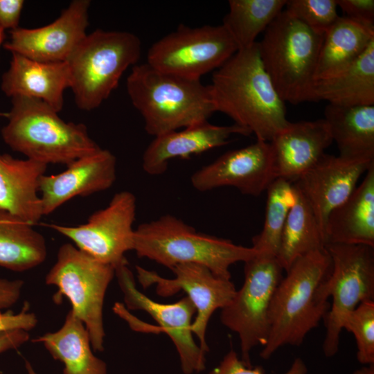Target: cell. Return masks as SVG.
Returning a JSON list of instances; mask_svg holds the SVG:
<instances>
[{
	"mask_svg": "<svg viewBox=\"0 0 374 374\" xmlns=\"http://www.w3.org/2000/svg\"><path fill=\"white\" fill-rule=\"evenodd\" d=\"M208 87L215 111L229 116L258 141L270 142L290 122L285 102L263 66L257 42L238 50L215 70Z\"/></svg>",
	"mask_w": 374,
	"mask_h": 374,
	"instance_id": "6da1fadb",
	"label": "cell"
},
{
	"mask_svg": "<svg viewBox=\"0 0 374 374\" xmlns=\"http://www.w3.org/2000/svg\"><path fill=\"white\" fill-rule=\"evenodd\" d=\"M331 267L325 247L299 258L285 271L271 302L262 359H268L282 346H300L324 319L330 307L324 284Z\"/></svg>",
	"mask_w": 374,
	"mask_h": 374,
	"instance_id": "7a4b0ae2",
	"label": "cell"
},
{
	"mask_svg": "<svg viewBox=\"0 0 374 374\" xmlns=\"http://www.w3.org/2000/svg\"><path fill=\"white\" fill-rule=\"evenodd\" d=\"M126 87L144 119L145 131L154 137L206 121L215 112L208 85L147 62L133 66Z\"/></svg>",
	"mask_w": 374,
	"mask_h": 374,
	"instance_id": "3957f363",
	"label": "cell"
},
{
	"mask_svg": "<svg viewBox=\"0 0 374 374\" xmlns=\"http://www.w3.org/2000/svg\"><path fill=\"white\" fill-rule=\"evenodd\" d=\"M8 123L1 130L3 141L27 159L68 166L100 148L82 123H66L45 103L30 98H11Z\"/></svg>",
	"mask_w": 374,
	"mask_h": 374,
	"instance_id": "277c9868",
	"label": "cell"
},
{
	"mask_svg": "<svg viewBox=\"0 0 374 374\" xmlns=\"http://www.w3.org/2000/svg\"><path fill=\"white\" fill-rule=\"evenodd\" d=\"M133 250L138 257L170 269L181 264L195 263L228 279H231L229 268L233 264L244 262L258 253L252 247L197 232L170 214L140 224L134 230Z\"/></svg>",
	"mask_w": 374,
	"mask_h": 374,
	"instance_id": "5b68a950",
	"label": "cell"
},
{
	"mask_svg": "<svg viewBox=\"0 0 374 374\" xmlns=\"http://www.w3.org/2000/svg\"><path fill=\"white\" fill-rule=\"evenodd\" d=\"M139 38L127 31L97 29L87 35L66 60L75 103L98 108L118 87L123 73L140 59Z\"/></svg>",
	"mask_w": 374,
	"mask_h": 374,
	"instance_id": "8992f818",
	"label": "cell"
},
{
	"mask_svg": "<svg viewBox=\"0 0 374 374\" xmlns=\"http://www.w3.org/2000/svg\"><path fill=\"white\" fill-rule=\"evenodd\" d=\"M323 36L283 10L257 42L263 66L285 103L312 102V87Z\"/></svg>",
	"mask_w": 374,
	"mask_h": 374,
	"instance_id": "52a82bcc",
	"label": "cell"
},
{
	"mask_svg": "<svg viewBox=\"0 0 374 374\" xmlns=\"http://www.w3.org/2000/svg\"><path fill=\"white\" fill-rule=\"evenodd\" d=\"M114 276V267L71 243L59 248L56 262L46 276V283L57 289L53 301L58 305L64 298L70 301L72 312L87 329L95 351L104 350V300Z\"/></svg>",
	"mask_w": 374,
	"mask_h": 374,
	"instance_id": "ba28073f",
	"label": "cell"
},
{
	"mask_svg": "<svg viewBox=\"0 0 374 374\" xmlns=\"http://www.w3.org/2000/svg\"><path fill=\"white\" fill-rule=\"evenodd\" d=\"M244 263V283L221 310L220 321L238 335L241 360L251 366V350L258 345L263 346L267 341L270 305L284 270L276 256L258 252Z\"/></svg>",
	"mask_w": 374,
	"mask_h": 374,
	"instance_id": "9c48e42d",
	"label": "cell"
},
{
	"mask_svg": "<svg viewBox=\"0 0 374 374\" xmlns=\"http://www.w3.org/2000/svg\"><path fill=\"white\" fill-rule=\"evenodd\" d=\"M326 249L332 267L324 290L328 299H332V303L323 319L326 335L323 350L330 357L338 352L347 316L361 303L374 300V247L328 244Z\"/></svg>",
	"mask_w": 374,
	"mask_h": 374,
	"instance_id": "30bf717a",
	"label": "cell"
},
{
	"mask_svg": "<svg viewBox=\"0 0 374 374\" xmlns=\"http://www.w3.org/2000/svg\"><path fill=\"white\" fill-rule=\"evenodd\" d=\"M238 51L222 24L196 28L181 24L150 46L147 63L161 71L200 80L222 66Z\"/></svg>",
	"mask_w": 374,
	"mask_h": 374,
	"instance_id": "8fae6325",
	"label": "cell"
},
{
	"mask_svg": "<svg viewBox=\"0 0 374 374\" xmlns=\"http://www.w3.org/2000/svg\"><path fill=\"white\" fill-rule=\"evenodd\" d=\"M136 197L130 191L116 193L109 204L78 226L51 224L50 227L74 242L75 247L114 269L127 261L125 253L134 248L133 223Z\"/></svg>",
	"mask_w": 374,
	"mask_h": 374,
	"instance_id": "7c38bea8",
	"label": "cell"
},
{
	"mask_svg": "<svg viewBox=\"0 0 374 374\" xmlns=\"http://www.w3.org/2000/svg\"><path fill=\"white\" fill-rule=\"evenodd\" d=\"M136 270L141 285L146 289L155 285L159 296H170L180 291L187 294L196 308L192 332L198 338L199 347L208 352L206 332L209 320L215 310L230 303L236 292L231 279L220 277L206 266L195 263L175 266L171 269L175 274L172 278H163L140 266H136Z\"/></svg>",
	"mask_w": 374,
	"mask_h": 374,
	"instance_id": "4fadbf2b",
	"label": "cell"
},
{
	"mask_svg": "<svg viewBox=\"0 0 374 374\" xmlns=\"http://www.w3.org/2000/svg\"><path fill=\"white\" fill-rule=\"evenodd\" d=\"M115 276L127 308L148 313L159 325L160 331L171 339L179 354L182 372L193 374L204 371L206 353L195 342L191 330L196 314L191 300L186 296L168 304L152 300L136 288L127 261L115 268Z\"/></svg>",
	"mask_w": 374,
	"mask_h": 374,
	"instance_id": "5bb4252c",
	"label": "cell"
},
{
	"mask_svg": "<svg viewBox=\"0 0 374 374\" xmlns=\"http://www.w3.org/2000/svg\"><path fill=\"white\" fill-rule=\"evenodd\" d=\"M278 178L270 142L258 141L246 147L228 151L195 171L193 187L206 192L220 187H233L244 195L257 197Z\"/></svg>",
	"mask_w": 374,
	"mask_h": 374,
	"instance_id": "9a60e30c",
	"label": "cell"
},
{
	"mask_svg": "<svg viewBox=\"0 0 374 374\" xmlns=\"http://www.w3.org/2000/svg\"><path fill=\"white\" fill-rule=\"evenodd\" d=\"M89 6V0H74L51 24L10 30V39L3 46L11 53L38 62H66L87 35Z\"/></svg>",
	"mask_w": 374,
	"mask_h": 374,
	"instance_id": "2e32d148",
	"label": "cell"
},
{
	"mask_svg": "<svg viewBox=\"0 0 374 374\" xmlns=\"http://www.w3.org/2000/svg\"><path fill=\"white\" fill-rule=\"evenodd\" d=\"M373 165L374 159L346 158L325 153L292 184L311 207L325 240L330 213L348 199L360 177Z\"/></svg>",
	"mask_w": 374,
	"mask_h": 374,
	"instance_id": "e0dca14e",
	"label": "cell"
},
{
	"mask_svg": "<svg viewBox=\"0 0 374 374\" xmlns=\"http://www.w3.org/2000/svg\"><path fill=\"white\" fill-rule=\"evenodd\" d=\"M63 172L44 175L39 185L43 215L76 196H87L109 188L116 177V159L100 148L73 161Z\"/></svg>",
	"mask_w": 374,
	"mask_h": 374,
	"instance_id": "ac0fdd59",
	"label": "cell"
},
{
	"mask_svg": "<svg viewBox=\"0 0 374 374\" xmlns=\"http://www.w3.org/2000/svg\"><path fill=\"white\" fill-rule=\"evenodd\" d=\"M234 134L249 136L251 133L234 123L216 125L206 121L161 134L154 137L144 151L143 168L150 175H162L170 160L188 159L224 145Z\"/></svg>",
	"mask_w": 374,
	"mask_h": 374,
	"instance_id": "d6986e66",
	"label": "cell"
},
{
	"mask_svg": "<svg viewBox=\"0 0 374 374\" xmlns=\"http://www.w3.org/2000/svg\"><path fill=\"white\" fill-rule=\"evenodd\" d=\"M332 142L324 119L289 122L270 141L278 178L295 182L320 160Z\"/></svg>",
	"mask_w": 374,
	"mask_h": 374,
	"instance_id": "ffe728a7",
	"label": "cell"
},
{
	"mask_svg": "<svg viewBox=\"0 0 374 374\" xmlns=\"http://www.w3.org/2000/svg\"><path fill=\"white\" fill-rule=\"evenodd\" d=\"M70 87L66 62H42L12 53L9 69L1 78V89L8 97L23 96L41 100L59 112L64 91Z\"/></svg>",
	"mask_w": 374,
	"mask_h": 374,
	"instance_id": "44dd1931",
	"label": "cell"
},
{
	"mask_svg": "<svg viewBox=\"0 0 374 374\" xmlns=\"http://www.w3.org/2000/svg\"><path fill=\"white\" fill-rule=\"evenodd\" d=\"M47 165L0 154V209L31 224L43 216L39 185Z\"/></svg>",
	"mask_w": 374,
	"mask_h": 374,
	"instance_id": "7402d4cb",
	"label": "cell"
},
{
	"mask_svg": "<svg viewBox=\"0 0 374 374\" xmlns=\"http://www.w3.org/2000/svg\"><path fill=\"white\" fill-rule=\"evenodd\" d=\"M328 244H362L374 247V165L359 186L329 215Z\"/></svg>",
	"mask_w": 374,
	"mask_h": 374,
	"instance_id": "603a6c76",
	"label": "cell"
},
{
	"mask_svg": "<svg viewBox=\"0 0 374 374\" xmlns=\"http://www.w3.org/2000/svg\"><path fill=\"white\" fill-rule=\"evenodd\" d=\"M312 102L352 107L374 105V40L353 62L337 73L314 80Z\"/></svg>",
	"mask_w": 374,
	"mask_h": 374,
	"instance_id": "cb8c5ba5",
	"label": "cell"
},
{
	"mask_svg": "<svg viewBox=\"0 0 374 374\" xmlns=\"http://www.w3.org/2000/svg\"><path fill=\"white\" fill-rule=\"evenodd\" d=\"M32 341L43 344L51 355L63 364V374H107L105 362L92 352L87 329L71 310L58 330Z\"/></svg>",
	"mask_w": 374,
	"mask_h": 374,
	"instance_id": "d4e9b609",
	"label": "cell"
},
{
	"mask_svg": "<svg viewBox=\"0 0 374 374\" xmlns=\"http://www.w3.org/2000/svg\"><path fill=\"white\" fill-rule=\"evenodd\" d=\"M323 119L339 156L374 159V105L328 104Z\"/></svg>",
	"mask_w": 374,
	"mask_h": 374,
	"instance_id": "484cf974",
	"label": "cell"
},
{
	"mask_svg": "<svg viewBox=\"0 0 374 374\" xmlns=\"http://www.w3.org/2000/svg\"><path fill=\"white\" fill-rule=\"evenodd\" d=\"M373 40L374 28L339 17L323 36L314 80L332 76L347 67Z\"/></svg>",
	"mask_w": 374,
	"mask_h": 374,
	"instance_id": "4316f807",
	"label": "cell"
},
{
	"mask_svg": "<svg viewBox=\"0 0 374 374\" xmlns=\"http://www.w3.org/2000/svg\"><path fill=\"white\" fill-rule=\"evenodd\" d=\"M46 255L45 239L33 225L0 209V267L25 271L42 264Z\"/></svg>",
	"mask_w": 374,
	"mask_h": 374,
	"instance_id": "83f0119b",
	"label": "cell"
},
{
	"mask_svg": "<svg viewBox=\"0 0 374 374\" xmlns=\"http://www.w3.org/2000/svg\"><path fill=\"white\" fill-rule=\"evenodd\" d=\"M295 202L284 225L276 258L286 271L299 258L326 247V240L313 211L292 184Z\"/></svg>",
	"mask_w": 374,
	"mask_h": 374,
	"instance_id": "f1b7e54d",
	"label": "cell"
},
{
	"mask_svg": "<svg viewBox=\"0 0 374 374\" xmlns=\"http://www.w3.org/2000/svg\"><path fill=\"white\" fill-rule=\"evenodd\" d=\"M287 0H230L222 25L242 50L253 46L258 35L284 10Z\"/></svg>",
	"mask_w": 374,
	"mask_h": 374,
	"instance_id": "f546056e",
	"label": "cell"
},
{
	"mask_svg": "<svg viewBox=\"0 0 374 374\" xmlns=\"http://www.w3.org/2000/svg\"><path fill=\"white\" fill-rule=\"evenodd\" d=\"M266 191L263 228L253 238L252 247L258 253L276 257L284 225L295 202V192L291 182L279 177Z\"/></svg>",
	"mask_w": 374,
	"mask_h": 374,
	"instance_id": "4dcf8cb0",
	"label": "cell"
},
{
	"mask_svg": "<svg viewBox=\"0 0 374 374\" xmlns=\"http://www.w3.org/2000/svg\"><path fill=\"white\" fill-rule=\"evenodd\" d=\"M344 328L355 338L358 362L374 364V300L359 304L346 318Z\"/></svg>",
	"mask_w": 374,
	"mask_h": 374,
	"instance_id": "1f68e13d",
	"label": "cell"
},
{
	"mask_svg": "<svg viewBox=\"0 0 374 374\" xmlns=\"http://www.w3.org/2000/svg\"><path fill=\"white\" fill-rule=\"evenodd\" d=\"M336 0H287L285 10L313 32L323 35L339 17Z\"/></svg>",
	"mask_w": 374,
	"mask_h": 374,
	"instance_id": "d6a6232c",
	"label": "cell"
},
{
	"mask_svg": "<svg viewBox=\"0 0 374 374\" xmlns=\"http://www.w3.org/2000/svg\"><path fill=\"white\" fill-rule=\"evenodd\" d=\"M308 369L304 362L296 358L290 368L283 374H307ZM208 374H265L260 367L251 368L247 366L233 350L229 351L220 363Z\"/></svg>",
	"mask_w": 374,
	"mask_h": 374,
	"instance_id": "836d02e7",
	"label": "cell"
},
{
	"mask_svg": "<svg viewBox=\"0 0 374 374\" xmlns=\"http://www.w3.org/2000/svg\"><path fill=\"white\" fill-rule=\"evenodd\" d=\"M346 17L362 25L374 28L373 0H336Z\"/></svg>",
	"mask_w": 374,
	"mask_h": 374,
	"instance_id": "e575fe53",
	"label": "cell"
},
{
	"mask_svg": "<svg viewBox=\"0 0 374 374\" xmlns=\"http://www.w3.org/2000/svg\"><path fill=\"white\" fill-rule=\"evenodd\" d=\"M30 305L24 303L21 311L14 313L12 311L2 312L0 310V332L24 330L29 332L37 324V315L29 311Z\"/></svg>",
	"mask_w": 374,
	"mask_h": 374,
	"instance_id": "d590c367",
	"label": "cell"
},
{
	"mask_svg": "<svg viewBox=\"0 0 374 374\" xmlns=\"http://www.w3.org/2000/svg\"><path fill=\"white\" fill-rule=\"evenodd\" d=\"M24 5L22 0H0V28L4 31L19 28L21 11Z\"/></svg>",
	"mask_w": 374,
	"mask_h": 374,
	"instance_id": "8d00e7d4",
	"label": "cell"
},
{
	"mask_svg": "<svg viewBox=\"0 0 374 374\" xmlns=\"http://www.w3.org/2000/svg\"><path fill=\"white\" fill-rule=\"evenodd\" d=\"M24 284L19 279L0 278V310L9 308L18 301Z\"/></svg>",
	"mask_w": 374,
	"mask_h": 374,
	"instance_id": "74e56055",
	"label": "cell"
},
{
	"mask_svg": "<svg viewBox=\"0 0 374 374\" xmlns=\"http://www.w3.org/2000/svg\"><path fill=\"white\" fill-rule=\"evenodd\" d=\"M29 339V332L24 330L0 332V354L18 348L26 343Z\"/></svg>",
	"mask_w": 374,
	"mask_h": 374,
	"instance_id": "f35d334b",
	"label": "cell"
},
{
	"mask_svg": "<svg viewBox=\"0 0 374 374\" xmlns=\"http://www.w3.org/2000/svg\"><path fill=\"white\" fill-rule=\"evenodd\" d=\"M353 374H374V364L364 365L354 371Z\"/></svg>",
	"mask_w": 374,
	"mask_h": 374,
	"instance_id": "ab89813d",
	"label": "cell"
},
{
	"mask_svg": "<svg viewBox=\"0 0 374 374\" xmlns=\"http://www.w3.org/2000/svg\"><path fill=\"white\" fill-rule=\"evenodd\" d=\"M25 366L27 371V374H37L29 362L28 361L25 362Z\"/></svg>",
	"mask_w": 374,
	"mask_h": 374,
	"instance_id": "60d3db41",
	"label": "cell"
},
{
	"mask_svg": "<svg viewBox=\"0 0 374 374\" xmlns=\"http://www.w3.org/2000/svg\"><path fill=\"white\" fill-rule=\"evenodd\" d=\"M4 38H5L4 30L0 28V48L3 44Z\"/></svg>",
	"mask_w": 374,
	"mask_h": 374,
	"instance_id": "b9f144b4",
	"label": "cell"
}]
</instances>
